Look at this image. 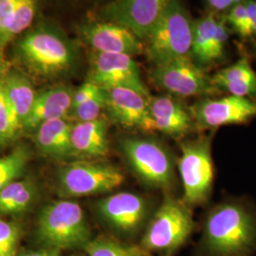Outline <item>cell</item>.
Returning a JSON list of instances; mask_svg holds the SVG:
<instances>
[{
	"label": "cell",
	"instance_id": "cell-1",
	"mask_svg": "<svg viewBox=\"0 0 256 256\" xmlns=\"http://www.w3.org/2000/svg\"><path fill=\"white\" fill-rule=\"evenodd\" d=\"M203 246L212 256H250L256 250V214L239 202L218 205L208 214Z\"/></svg>",
	"mask_w": 256,
	"mask_h": 256
},
{
	"label": "cell",
	"instance_id": "cell-2",
	"mask_svg": "<svg viewBox=\"0 0 256 256\" xmlns=\"http://www.w3.org/2000/svg\"><path fill=\"white\" fill-rule=\"evenodd\" d=\"M37 238L45 248L59 252L86 247L90 229L84 212L77 202L59 200L41 210L37 222Z\"/></svg>",
	"mask_w": 256,
	"mask_h": 256
},
{
	"label": "cell",
	"instance_id": "cell-3",
	"mask_svg": "<svg viewBox=\"0 0 256 256\" xmlns=\"http://www.w3.org/2000/svg\"><path fill=\"white\" fill-rule=\"evenodd\" d=\"M192 30L194 21L182 0H173L146 40L148 61L156 66L190 55Z\"/></svg>",
	"mask_w": 256,
	"mask_h": 256
},
{
	"label": "cell",
	"instance_id": "cell-4",
	"mask_svg": "<svg viewBox=\"0 0 256 256\" xmlns=\"http://www.w3.org/2000/svg\"><path fill=\"white\" fill-rule=\"evenodd\" d=\"M194 227L189 206L183 200L166 196L150 220L140 246L147 252H174L187 241Z\"/></svg>",
	"mask_w": 256,
	"mask_h": 256
},
{
	"label": "cell",
	"instance_id": "cell-5",
	"mask_svg": "<svg viewBox=\"0 0 256 256\" xmlns=\"http://www.w3.org/2000/svg\"><path fill=\"white\" fill-rule=\"evenodd\" d=\"M122 152L138 178L150 187L168 189L174 182V162L167 148L152 138L128 137Z\"/></svg>",
	"mask_w": 256,
	"mask_h": 256
},
{
	"label": "cell",
	"instance_id": "cell-6",
	"mask_svg": "<svg viewBox=\"0 0 256 256\" xmlns=\"http://www.w3.org/2000/svg\"><path fill=\"white\" fill-rule=\"evenodd\" d=\"M178 166L182 182L183 202L188 206L200 205L209 198L214 166L210 155V138H200L183 142Z\"/></svg>",
	"mask_w": 256,
	"mask_h": 256
},
{
	"label": "cell",
	"instance_id": "cell-7",
	"mask_svg": "<svg viewBox=\"0 0 256 256\" xmlns=\"http://www.w3.org/2000/svg\"><path fill=\"white\" fill-rule=\"evenodd\" d=\"M124 176L113 165L81 160L70 162L59 172V192L79 198L110 192L122 185Z\"/></svg>",
	"mask_w": 256,
	"mask_h": 256
},
{
	"label": "cell",
	"instance_id": "cell-8",
	"mask_svg": "<svg viewBox=\"0 0 256 256\" xmlns=\"http://www.w3.org/2000/svg\"><path fill=\"white\" fill-rule=\"evenodd\" d=\"M149 75L158 88L174 97L210 96L220 92L190 55L153 66Z\"/></svg>",
	"mask_w": 256,
	"mask_h": 256
},
{
	"label": "cell",
	"instance_id": "cell-9",
	"mask_svg": "<svg viewBox=\"0 0 256 256\" xmlns=\"http://www.w3.org/2000/svg\"><path fill=\"white\" fill-rule=\"evenodd\" d=\"M19 54L36 74L50 76L70 70L75 61V52L62 37L38 30L28 34L19 43Z\"/></svg>",
	"mask_w": 256,
	"mask_h": 256
},
{
	"label": "cell",
	"instance_id": "cell-10",
	"mask_svg": "<svg viewBox=\"0 0 256 256\" xmlns=\"http://www.w3.org/2000/svg\"><path fill=\"white\" fill-rule=\"evenodd\" d=\"M194 126L200 129L245 124L256 117V100L228 95L220 99H203L189 108Z\"/></svg>",
	"mask_w": 256,
	"mask_h": 256
},
{
	"label": "cell",
	"instance_id": "cell-11",
	"mask_svg": "<svg viewBox=\"0 0 256 256\" xmlns=\"http://www.w3.org/2000/svg\"><path fill=\"white\" fill-rule=\"evenodd\" d=\"M88 80L104 90L126 88L150 96L149 90L142 79L138 64L131 55L95 52Z\"/></svg>",
	"mask_w": 256,
	"mask_h": 256
},
{
	"label": "cell",
	"instance_id": "cell-12",
	"mask_svg": "<svg viewBox=\"0 0 256 256\" xmlns=\"http://www.w3.org/2000/svg\"><path fill=\"white\" fill-rule=\"evenodd\" d=\"M173 0H114L102 16L131 30L144 42L150 36Z\"/></svg>",
	"mask_w": 256,
	"mask_h": 256
},
{
	"label": "cell",
	"instance_id": "cell-13",
	"mask_svg": "<svg viewBox=\"0 0 256 256\" xmlns=\"http://www.w3.org/2000/svg\"><path fill=\"white\" fill-rule=\"evenodd\" d=\"M228 41L229 27L224 16L209 12L194 21L190 56L203 68L220 63L225 59Z\"/></svg>",
	"mask_w": 256,
	"mask_h": 256
},
{
	"label": "cell",
	"instance_id": "cell-14",
	"mask_svg": "<svg viewBox=\"0 0 256 256\" xmlns=\"http://www.w3.org/2000/svg\"><path fill=\"white\" fill-rule=\"evenodd\" d=\"M104 92V111L108 120L122 128L142 132L155 131L148 104L150 96L126 88H114Z\"/></svg>",
	"mask_w": 256,
	"mask_h": 256
},
{
	"label": "cell",
	"instance_id": "cell-15",
	"mask_svg": "<svg viewBox=\"0 0 256 256\" xmlns=\"http://www.w3.org/2000/svg\"><path fill=\"white\" fill-rule=\"evenodd\" d=\"M102 218L110 226L122 232H134L140 229L148 216L146 200L133 192H117L97 204Z\"/></svg>",
	"mask_w": 256,
	"mask_h": 256
},
{
	"label": "cell",
	"instance_id": "cell-16",
	"mask_svg": "<svg viewBox=\"0 0 256 256\" xmlns=\"http://www.w3.org/2000/svg\"><path fill=\"white\" fill-rule=\"evenodd\" d=\"M84 40L99 54L140 55L144 44L131 30L112 22H92L81 28Z\"/></svg>",
	"mask_w": 256,
	"mask_h": 256
},
{
	"label": "cell",
	"instance_id": "cell-17",
	"mask_svg": "<svg viewBox=\"0 0 256 256\" xmlns=\"http://www.w3.org/2000/svg\"><path fill=\"white\" fill-rule=\"evenodd\" d=\"M148 104L155 131L180 138L196 128L190 110L174 96L150 95Z\"/></svg>",
	"mask_w": 256,
	"mask_h": 256
},
{
	"label": "cell",
	"instance_id": "cell-18",
	"mask_svg": "<svg viewBox=\"0 0 256 256\" xmlns=\"http://www.w3.org/2000/svg\"><path fill=\"white\" fill-rule=\"evenodd\" d=\"M108 118L101 116L90 122L74 124L72 129L74 156L81 160H96L108 154Z\"/></svg>",
	"mask_w": 256,
	"mask_h": 256
},
{
	"label": "cell",
	"instance_id": "cell-19",
	"mask_svg": "<svg viewBox=\"0 0 256 256\" xmlns=\"http://www.w3.org/2000/svg\"><path fill=\"white\" fill-rule=\"evenodd\" d=\"M74 92L68 86H57L36 95L34 106L24 122V129H36L46 120L66 119L70 116Z\"/></svg>",
	"mask_w": 256,
	"mask_h": 256
},
{
	"label": "cell",
	"instance_id": "cell-20",
	"mask_svg": "<svg viewBox=\"0 0 256 256\" xmlns=\"http://www.w3.org/2000/svg\"><path fill=\"white\" fill-rule=\"evenodd\" d=\"M74 124L66 119L46 120L36 128L34 140L39 151L54 158L74 156L72 129Z\"/></svg>",
	"mask_w": 256,
	"mask_h": 256
},
{
	"label": "cell",
	"instance_id": "cell-21",
	"mask_svg": "<svg viewBox=\"0 0 256 256\" xmlns=\"http://www.w3.org/2000/svg\"><path fill=\"white\" fill-rule=\"evenodd\" d=\"M210 81L218 90L256 100V72L247 57L214 74Z\"/></svg>",
	"mask_w": 256,
	"mask_h": 256
},
{
	"label": "cell",
	"instance_id": "cell-22",
	"mask_svg": "<svg viewBox=\"0 0 256 256\" xmlns=\"http://www.w3.org/2000/svg\"><path fill=\"white\" fill-rule=\"evenodd\" d=\"M2 84L10 104L24 128L36 98L34 88L27 77L18 72H5Z\"/></svg>",
	"mask_w": 256,
	"mask_h": 256
},
{
	"label": "cell",
	"instance_id": "cell-23",
	"mask_svg": "<svg viewBox=\"0 0 256 256\" xmlns=\"http://www.w3.org/2000/svg\"><path fill=\"white\" fill-rule=\"evenodd\" d=\"M34 186L28 180L10 183L0 191V216L24 212L34 200Z\"/></svg>",
	"mask_w": 256,
	"mask_h": 256
},
{
	"label": "cell",
	"instance_id": "cell-24",
	"mask_svg": "<svg viewBox=\"0 0 256 256\" xmlns=\"http://www.w3.org/2000/svg\"><path fill=\"white\" fill-rule=\"evenodd\" d=\"M84 250L88 256H149L140 246L126 245L106 238L90 240Z\"/></svg>",
	"mask_w": 256,
	"mask_h": 256
},
{
	"label": "cell",
	"instance_id": "cell-25",
	"mask_svg": "<svg viewBox=\"0 0 256 256\" xmlns=\"http://www.w3.org/2000/svg\"><path fill=\"white\" fill-rule=\"evenodd\" d=\"M3 75L0 77V146H6L12 142L24 129L4 90Z\"/></svg>",
	"mask_w": 256,
	"mask_h": 256
},
{
	"label": "cell",
	"instance_id": "cell-26",
	"mask_svg": "<svg viewBox=\"0 0 256 256\" xmlns=\"http://www.w3.org/2000/svg\"><path fill=\"white\" fill-rule=\"evenodd\" d=\"M28 160L30 152L24 146L18 147L9 155L0 158V191L23 174Z\"/></svg>",
	"mask_w": 256,
	"mask_h": 256
},
{
	"label": "cell",
	"instance_id": "cell-27",
	"mask_svg": "<svg viewBox=\"0 0 256 256\" xmlns=\"http://www.w3.org/2000/svg\"><path fill=\"white\" fill-rule=\"evenodd\" d=\"M37 10V0H18L9 28L0 42V50L14 37L18 36L32 23Z\"/></svg>",
	"mask_w": 256,
	"mask_h": 256
},
{
	"label": "cell",
	"instance_id": "cell-28",
	"mask_svg": "<svg viewBox=\"0 0 256 256\" xmlns=\"http://www.w3.org/2000/svg\"><path fill=\"white\" fill-rule=\"evenodd\" d=\"M106 108V92L102 90L96 96L70 111V116L75 122H84L99 119Z\"/></svg>",
	"mask_w": 256,
	"mask_h": 256
},
{
	"label": "cell",
	"instance_id": "cell-29",
	"mask_svg": "<svg viewBox=\"0 0 256 256\" xmlns=\"http://www.w3.org/2000/svg\"><path fill=\"white\" fill-rule=\"evenodd\" d=\"M21 236L18 223L0 220V256H14Z\"/></svg>",
	"mask_w": 256,
	"mask_h": 256
},
{
	"label": "cell",
	"instance_id": "cell-30",
	"mask_svg": "<svg viewBox=\"0 0 256 256\" xmlns=\"http://www.w3.org/2000/svg\"><path fill=\"white\" fill-rule=\"evenodd\" d=\"M246 16H247V10H246V3L245 0L242 3L234 5L232 8L227 12L224 18L226 20L227 25H229L234 30L238 36L241 34L243 28L245 27L246 23Z\"/></svg>",
	"mask_w": 256,
	"mask_h": 256
},
{
	"label": "cell",
	"instance_id": "cell-31",
	"mask_svg": "<svg viewBox=\"0 0 256 256\" xmlns=\"http://www.w3.org/2000/svg\"><path fill=\"white\" fill-rule=\"evenodd\" d=\"M18 0H0V42L14 16Z\"/></svg>",
	"mask_w": 256,
	"mask_h": 256
},
{
	"label": "cell",
	"instance_id": "cell-32",
	"mask_svg": "<svg viewBox=\"0 0 256 256\" xmlns=\"http://www.w3.org/2000/svg\"><path fill=\"white\" fill-rule=\"evenodd\" d=\"M101 90V88H99L97 84H95L94 82H92L90 80L84 82L78 90H76L74 92L72 110L75 108H77V106H79L84 102L88 101L90 99H92L94 96H96Z\"/></svg>",
	"mask_w": 256,
	"mask_h": 256
},
{
	"label": "cell",
	"instance_id": "cell-33",
	"mask_svg": "<svg viewBox=\"0 0 256 256\" xmlns=\"http://www.w3.org/2000/svg\"><path fill=\"white\" fill-rule=\"evenodd\" d=\"M206 3L209 12L216 14L228 12L230 8H232V0H206Z\"/></svg>",
	"mask_w": 256,
	"mask_h": 256
},
{
	"label": "cell",
	"instance_id": "cell-34",
	"mask_svg": "<svg viewBox=\"0 0 256 256\" xmlns=\"http://www.w3.org/2000/svg\"><path fill=\"white\" fill-rule=\"evenodd\" d=\"M18 256H60V252L50 248H44L42 250H39L36 252H24Z\"/></svg>",
	"mask_w": 256,
	"mask_h": 256
},
{
	"label": "cell",
	"instance_id": "cell-35",
	"mask_svg": "<svg viewBox=\"0 0 256 256\" xmlns=\"http://www.w3.org/2000/svg\"><path fill=\"white\" fill-rule=\"evenodd\" d=\"M254 37H256V16H254V18L252 19V21L250 22V24L248 26L247 28L245 30L241 38L248 39V38H254Z\"/></svg>",
	"mask_w": 256,
	"mask_h": 256
},
{
	"label": "cell",
	"instance_id": "cell-36",
	"mask_svg": "<svg viewBox=\"0 0 256 256\" xmlns=\"http://www.w3.org/2000/svg\"><path fill=\"white\" fill-rule=\"evenodd\" d=\"M244 0H232V7L234 6V5H238L239 3H242Z\"/></svg>",
	"mask_w": 256,
	"mask_h": 256
},
{
	"label": "cell",
	"instance_id": "cell-37",
	"mask_svg": "<svg viewBox=\"0 0 256 256\" xmlns=\"http://www.w3.org/2000/svg\"><path fill=\"white\" fill-rule=\"evenodd\" d=\"M4 74H5V72H4V66L0 63V77Z\"/></svg>",
	"mask_w": 256,
	"mask_h": 256
}]
</instances>
